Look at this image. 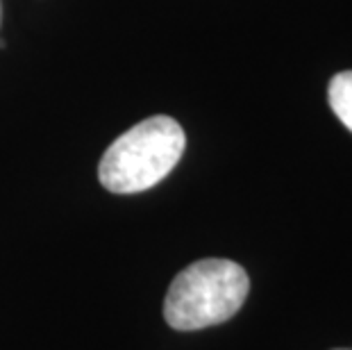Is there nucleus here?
Segmentation results:
<instances>
[{"label": "nucleus", "instance_id": "obj_1", "mask_svg": "<svg viewBox=\"0 0 352 350\" xmlns=\"http://www.w3.org/2000/svg\"><path fill=\"white\" fill-rule=\"evenodd\" d=\"M250 292V278L232 259H200L186 266L170 282L164 318L179 332L205 330L230 321L243 307Z\"/></svg>", "mask_w": 352, "mask_h": 350}, {"label": "nucleus", "instance_id": "obj_2", "mask_svg": "<svg viewBox=\"0 0 352 350\" xmlns=\"http://www.w3.org/2000/svg\"><path fill=\"white\" fill-rule=\"evenodd\" d=\"M186 137L175 118L151 116L104 151L98 177L111 193H141L160 184L184 155Z\"/></svg>", "mask_w": 352, "mask_h": 350}, {"label": "nucleus", "instance_id": "obj_3", "mask_svg": "<svg viewBox=\"0 0 352 350\" xmlns=\"http://www.w3.org/2000/svg\"><path fill=\"white\" fill-rule=\"evenodd\" d=\"M327 102L336 118L352 132V71H341L329 80Z\"/></svg>", "mask_w": 352, "mask_h": 350}, {"label": "nucleus", "instance_id": "obj_4", "mask_svg": "<svg viewBox=\"0 0 352 350\" xmlns=\"http://www.w3.org/2000/svg\"><path fill=\"white\" fill-rule=\"evenodd\" d=\"M0 17H3V5H0Z\"/></svg>", "mask_w": 352, "mask_h": 350}, {"label": "nucleus", "instance_id": "obj_5", "mask_svg": "<svg viewBox=\"0 0 352 350\" xmlns=\"http://www.w3.org/2000/svg\"><path fill=\"white\" fill-rule=\"evenodd\" d=\"M336 350H348V348H336Z\"/></svg>", "mask_w": 352, "mask_h": 350}]
</instances>
